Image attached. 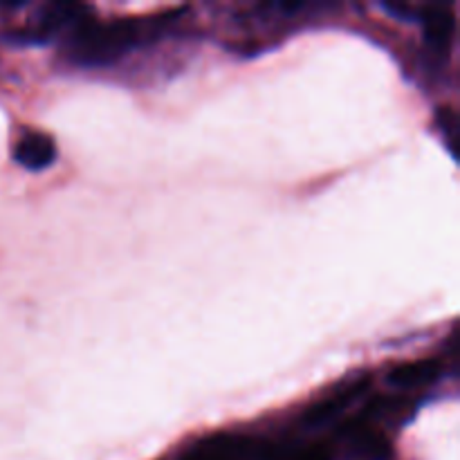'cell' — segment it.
I'll return each mask as SVG.
<instances>
[{
  "instance_id": "obj_1",
  "label": "cell",
  "mask_w": 460,
  "mask_h": 460,
  "mask_svg": "<svg viewBox=\"0 0 460 460\" xmlns=\"http://www.w3.org/2000/svg\"><path fill=\"white\" fill-rule=\"evenodd\" d=\"M151 25L144 21H108L88 22L75 34L70 43V58L79 66H108L139 45L151 34Z\"/></svg>"
},
{
  "instance_id": "obj_7",
  "label": "cell",
  "mask_w": 460,
  "mask_h": 460,
  "mask_svg": "<svg viewBox=\"0 0 460 460\" xmlns=\"http://www.w3.org/2000/svg\"><path fill=\"white\" fill-rule=\"evenodd\" d=\"M440 373H443V364L438 359H416V362H404L391 368L386 382L395 389L418 391L438 382Z\"/></svg>"
},
{
  "instance_id": "obj_5",
  "label": "cell",
  "mask_w": 460,
  "mask_h": 460,
  "mask_svg": "<svg viewBox=\"0 0 460 460\" xmlns=\"http://www.w3.org/2000/svg\"><path fill=\"white\" fill-rule=\"evenodd\" d=\"M418 18L425 27V43L434 57H445L452 48L454 31H456V22H454V13L449 7L443 4H429V7L418 9Z\"/></svg>"
},
{
  "instance_id": "obj_3",
  "label": "cell",
  "mask_w": 460,
  "mask_h": 460,
  "mask_svg": "<svg viewBox=\"0 0 460 460\" xmlns=\"http://www.w3.org/2000/svg\"><path fill=\"white\" fill-rule=\"evenodd\" d=\"M182 460H261V445L245 436L216 434L191 445Z\"/></svg>"
},
{
  "instance_id": "obj_2",
  "label": "cell",
  "mask_w": 460,
  "mask_h": 460,
  "mask_svg": "<svg viewBox=\"0 0 460 460\" xmlns=\"http://www.w3.org/2000/svg\"><path fill=\"white\" fill-rule=\"evenodd\" d=\"M368 386H371L368 377H355V380L344 382V385L337 391H332L331 395L317 400L313 407L305 409L304 425L310 427V429L331 425L332 420H337L341 413L349 411V409L353 407V402H358V400L367 394Z\"/></svg>"
},
{
  "instance_id": "obj_10",
  "label": "cell",
  "mask_w": 460,
  "mask_h": 460,
  "mask_svg": "<svg viewBox=\"0 0 460 460\" xmlns=\"http://www.w3.org/2000/svg\"><path fill=\"white\" fill-rule=\"evenodd\" d=\"M443 119H447L445 121V133H447V142H449V146L454 148V144H456V115H454L452 111H445L443 112Z\"/></svg>"
},
{
  "instance_id": "obj_9",
  "label": "cell",
  "mask_w": 460,
  "mask_h": 460,
  "mask_svg": "<svg viewBox=\"0 0 460 460\" xmlns=\"http://www.w3.org/2000/svg\"><path fill=\"white\" fill-rule=\"evenodd\" d=\"M263 460H332V454L326 445H305L281 452L279 447H265Z\"/></svg>"
},
{
  "instance_id": "obj_6",
  "label": "cell",
  "mask_w": 460,
  "mask_h": 460,
  "mask_svg": "<svg viewBox=\"0 0 460 460\" xmlns=\"http://www.w3.org/2000/svg\"><path fill=\"white\" fill-rule=\"evenodd\" d=\"M346 449L355 460H386L389 458V443L385 436L377 434L364 418L349 422L341 431Z\"/></svg>"
},
{
  "instance_id": "obj_4",
  "label": "cell",
  "mask_w": 460,
  "mask_h": 460,
  "mask_svg": "<svg viewBox=\"0 0 460 460\" xmlns=\"http://www.w3.org/2000/svg\"><path fill=\"white\" fill-rule=\"evenodd\" d=\"M88 13V7L79 3H52L45 4L36 16L34 27L27 31H21L22 40L27 43H36V40H48L52 36L61 34V31L70 30L84 22V16Z\"/></svg>"
},
{
  "instance_id": "obj_8",
  "label": "cell",
  "mask_w": 460,
  "mask_h": 460,
  "mask_svg": "<svg viewBox=\"0 0 460 460\" xmlns=\"http://www.w3.org/2000/svg\"><path fill=\"white\" fill-rule=\"evenodd\" d=\"M13 160L27 171H43L57 160V144L45 133H27L13 148Z\"/></svg>"
}]
</instances>
